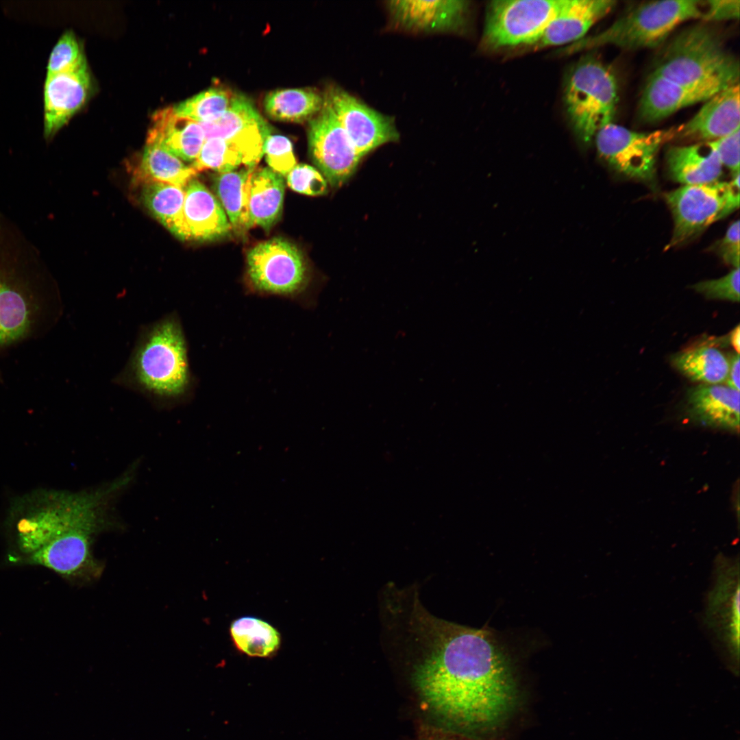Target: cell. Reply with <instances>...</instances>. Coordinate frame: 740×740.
Listing matches in <instances>:
<instances>
[{
    "instance_id": "cell-1",
    "label": "cell",
    "mask_w": 740,
    "mask_h": 740,
    "mask_svg": "<svg viewBox=\"0 0 740 740\" xmlns=\"http://www.w3.org/2000/svg\"><path fill=\"white\" fill-rule=\"evenodd\" d=\"M409 630L421 652L412 679L423 700L455 725L484 732L514 710L517 688L506 653L491 632L439 619L414 599Z\"/></svg>"
},
{
    "instance_id": "cell-2",
    "label": "cell",
    "mask_w": 740,
    "mask_h": 740,
    "mask_svg": "<svg viewBox=\"0 0 740 740\" xmlns=\"http://www.w3.org/2000/svg\"><path fill=\"white\" fill-rule=\"evenodd\" d=\"M115 382L160 402H180L189 395L188 345L177 313L143 326Z\"/></svg>"
},
{
    "instance_id": "cell-3",
    "label": "cell",
    "mask_w": 740,
    "mask_h": 740,
    "mask_svg": "<svg viewBox=\"0 0 740 740\" xmlns=\"http://www.w3.org/2000/svg\"><path fill=\"white\" fill-rule=\"evenodd\" d=\"M739 63L718 30L697 24L677 34L665 47L652 73L684 84H739Z\"/></svg>"
},
{
    "instance_id": "cell-4",
    "label": "cell",
    "mask_w": 740,
    "mask_h": 740,
    "mask_svg": "<svg viewBox=\"0 0 740 740\" xmlns=\"http://www.w3.org/2000/svg\"><path fill=\"white\" fill-rule=\"evenodd\" d=\"M705 1L662 0L643 2L626 11L603 31L567 45L564 54L604 46L624 50L654 48L663 43L682 23L702 19Z\"/></svg>"
},
{
    "instance_id": "cell-5",
    "label": "cell",
    "mask_w": 740,
    "mask_h": 740,
    "mask_svg": "<svg viewBox=\"0 0 740 740\" xmlns=\"http://www.w3.org/2000/svg\"><path fill=\"white\" fill-rule=\"evenodd\" d=\"M564 99L574 131L587 145L600 129L613 123L619 99L617 79L602 62L584 57L567 75Z\"/></svg>"
},
{
    "instance_id": "cell-6",
    "label": "cell",
    "mask_w": 740,
    "mask_h": 740,
    "mask_svg": "<svg viewBox=\"0 0 740 740\" xmlns=\"http://www.w3.org/2000/svg\"><path fill=\"white\" fill-rule=\"evenodd\" d=\"M38 285L0 267V350L44 334L58 318L60 301Z\"/></svg>"
},
{
    "instance_id": "cell-7",
    "label": "cell",
    "mask_w": 740,
    "mask_h": 740,
    "mask_svg": "<svg viewBox=\"0 0 740 740\" xmlns=\"http://www.w3.org/2000/svg\"><path fill=\"white\" fill-rule=\"evenodd\" d=\"M664 198L674 219L669 249L691 241L739 208V175L730 182L683 185L666 193Z\"/></svg>"
},
{
    "instance_id": "cell-8",
    "label": "cell",
    "mask_w": 740,
    "mask_h": 740,
    "mask_svg": "<svg viewBox=\"0 0 740 740\" xmlns=\"http://www.w3.org/2000/svg\"><path fill=\"white\" fill-rule=\"evenodd\" d=\"M675 128L639 132L611 123L600 129L594 140L599 157L611 169L629 178L651 182L657 154L674 139Z\"/></svg>"
},
{
    "instance_id": "cell-9",
    "label": "cell",
    "mask_w": 740,
    "mask_h": 740,
    "mask_svg": "<svg viewBox=\"0 0 740 740\" xmlns=\"http://www.w3.org/2000/svg\"><path fill=\"white\" fill-rule=\"evenodd\" d=\"M565 0H497L487 5L482 44L488 49L525 47Z\"/></svg>"
},
{
    "instance_id": "cell-10",
    "label": "cell",
    "mask_w": 740,
    "mask_h": 740,
    "mask_svg": "<svg viewBox=\"0 0 740 740\" xmlns=\"http://www.w3.org/2000/svg\"><path fill=\"white\" fill-rule=\"evenodd\" d=\"M247 274L251 288L267 295L294 296L308 281L301 251L280 237L259 243L247 252Z\"/></svg>"
},
{
    "instance_id": "cell-11",
    "label": "cell",
    "mask_w": 740,
    "mask_h": 740,
    "mask_svg": "<svg viewBox=\"0 0 740 740\" xmlns=\"http://www.w3.org/2000/svg\"><path fill=\"white\" fill-rule=\"evenodd\" d=\"M308 136L312 160L325 179L332 187L345 183L362 157L324 100L321 110L310 120Z\"/></svg>"
},
{
    "instance_id": "cell-12",
    "label": "cell",
    "mask_w": 740,
    "mask_h": 740,
    "mask_svg": "<svg viewBox=\"0 0 740 740\" xmlns=\"http://www.w3.org/2000/svg\"><path fill=\"white\" fill-rule=\"evenodd\" d=\"M716 579L708 597L706 621L727 651L724 660L736 676L739 674V565L728 559L718 561Z\"/></svg>"
},
{
    "instance_id": "cell-13",
    "label": "cell",
    "mask_w": 740,
    "mask_h": 740,
    "mask_svg": "<svg viewBox=\"0 0 740 740\" xmlns=\"http://www.w3.org/2000/svg\"><path fill=\"white\" fill-rule=\"evenodd\" d=\"M323 96L362 158L384 144L398 140L399 135L391 117L338 86L328 87Z\"/></svg>"
},
{
    "instance_id": "cell-14",
    "label": "cell",
    "mask_w": 740,
    "mask_h": 740,
    "mask_svg": "<svg viewBox=\"0 0 740 740\" xmlns=\"http://www.w3.org/2000/svg\"><path fill=\"white\" fill-rule=\"evenodd\" d=\"M106 527L98 523L73 527L25 559L29 564L45 567L66 577H98L102 568L92 556L91 545L94 536Z\"/></svg>"
},
{
    "instance_id": "cell-15",
    "label": "cell",
    "mask_w": 740,
    "mask_h": 740,
    "mask_svg": "<svg viewBox=\"0 0 740 740\" xmlns=\"http://www.w3.org/2000/svg\"><path fill=\"white\" fill-rule=\"evenodd\" d=\"M90 88L86 60L47 75L44 86V135L51 138L84 104Z\"/></svg>"
},
{
    "instance_id": "cell-16",
    "label": "cell",
    "mask_w": 740,
    "mask_h": 740,
    "mask_svg": "<svg viewBox=\"0 0 740 740\" xmlns=\"http://www.w3.org/2000/svg\"><path fill=\"white\" fill-rule=\"evenodd\" d=\"M728 86L718 82L684 84L652 73L642 91L638 115L643 122H658L679 110L706 101Z\"/></svg>"
},
{
    "instance_id": "cell-17",
    "label": "cell",
    "mask_w": 740,
    "mask_h": 740,
    "mask_svg": "<svg viewBox=\"0 0 740 740\" xmlns=\"http://www.w3.org/2000/svg\"><path fill=\"white\" fill-rule=\"evenodd\" d=\"M615 5L613 0H565L554 18L525 47L538 50L576 42Z\"/></svg>"
},
{
    "instance_id": "cell-18",
    "label": "cell",
    "mask_w": 740,
    "mask_h": 740,
    "mask_svg": "<svg viewBox=\"0 0 740 740\" xmlns=\"http://www.w3.org/2000/svg\"><path fill=\"white\" fill-rule=\"evenodd\" d=\"M232 229L221 203L201 182L185 187L182 212L174 234L182 240L206 241L226 236Z\"/></svg>"
},
{
    "instance_id": "cell-19",
    "label": "cell",
    "mask_w": 740,
    "mask_h": 740,
    "mask_svg": "<svg viewBox=\"0 0 740 740\" xmlns=\"http://www.w3.org/2000/svg\"><path fill=\"white\" fill-rule=\"evenodd\" d=\"M739 126V84H737L705 101L692 118L675 128L674 138L710 142L731 134Z\"/></svg>"
},
{
    "instance_id": "cell-20",
    "label": "cell",
    "mask_w": 740,
    "mask_h": 740,
    "mask_svg": "<svg viewBox=\"0 0 740 740\" xmlns=\"http://www.w3.org/2000/svg\"><path fill=\"white\" fill-rule=\"evenodd\" d=\"M387 8L393 22L418 32H445L465 23L469 2L460 0L390 1Z\"/></svg>"
},
{
    "instance_id": "cell-21",
    "label": "cell",
    "mask_w": 740,
    "mask_h": 740,
    "mask_svg": "<svg viewBox=\"0 0 740 740\" xmlns=\"http://www.w3.org/2000/svg\"><path fill=\"white\" fill-rule=\"evenodd\" d=\"M685 408L689 418L697 423L739 432V391L725 384H698L688 389Z\"/></svg>"
},
{
    "instance_id": "cell-22",
    "label": "cell",
    "mask_w": 740,
    "mask_h": 740,
    "mask_svg": "<svg viewBox=\"0 0 740 740\" xmlns=\"http://www.w3.org/2000/svg\"><path fill=\"white\" fill-rule=\"evenodd\" d=\"M204 141L199 123L168 106L153 113L146 144L157 145L181 160L194 162Z\"/></svg>"
},
{
    "instance_id": "cell-23",
    "label": "cell",
    "mask_w": 740,
    "mask_h": 740,
    "mask_svg": "<svg viewBox=\"0 0 740 740\" xmlns=\"http://www.w3.org/2000/svg\"><path fill=\"white\" fill-rule=\"evenodd\" d=\"M665 159L669 177L683 185L713 183L722 173L723 166L708 142L671 146Z\"/></svg>"
},
{
    "instance_id": "cell-24",
    "label": "cell",
    "mask_w": 740,
    "mask_h": 740,
    "mask_svg": "<svg viewBox=\"0 0 740 740\" xmlns=\"http://www.w3.org/2000/svg\"><path fill=\"white\" fill-rule=\"evenodd\" d=\"M284 195V182L281 175L269 167L255 168L249 197L250 228L257 225L269 230L280 218Z\"/></svg>"
},
{
    "instance_id": "cell-25",
    "label": "cell",
    "mask_w": 740,
    "mask_h": 740,
    "mask_svg": "<svg viewBox=\"0 0 740 740\" xmlns=\"http://www.w3.org/2000/svg\"><path fill=\"white\" fill-rule=\"evenodd\" d=\"M264 109L271 119L303 123L312 119L323 106V96L311 88L278 89L269 92Z\"/></svg>"
},
{
    "instance_id": "cell-26",
    "label": "cell",
    "mask_w": 740,
    "mask_h": 740,
    "mask_svg": "<svg viewBox=\"0 0 740 740\" xmlns=\"http://www.w3.org/2000/svg\"><path fill=\"white\" fill-rule=\"evenodd\" d=\"M254 168L219 173L214 188L220 203L229 218L232 228L243 233L250 228L249 197Z\"/></svg>"
},
{
    "instance_id": "cell-27",
    "label": "cell",
    "mask_w": 740,
    "mask_h": 740,
    "mask_svg": "<svg viewBox=\"0 0 740 740\" xmlns=\"http://www.w3.org/2000/svg\"><path fill=\"white\" fill-rule=\"evenodd\" d=\"M671 363L688 379L700 384H724L729 368L728 356L711 346L678 352L671 357Z\"/></svg>"
},
{
    "instance_id": "cell-28",
    "label": "cell",
    "mask_w": 740,
    "mask_h": 740,
    "mask_svg": "<svg viewBox=\"0 0 740 740\" xmlns=\"http://www.w3.org/2000/svg\"><path fill=\"white\" fill-rule=\"evenodd\" d=\"M198 172L180 158L155 144H146L136 170L137 183L162 182L185 188Z\"/></svg>"
},
{
    "instance_id": "cell-29",
    "label": "cell",
    "mask_w": 740,
    "mask_h": 740,
    "mask_svg": "<svg viewBox=\"0 0 740 740\" xmlns=\"http://www.w3.org/2000/svg\"><path fill=\"white\" fill-rule=\"evenodd\" d=\"M199 123L204 130L205 140L212 138L228 140L267 122L249 99L243 95L234 94L230 105L219 119Z\"/></svg>"
},
{
    "instance_id": "cell-30",
    "label": "cell",
    "mask_w": 740,
    "mask_h": 740,
    "mask_svg": "<svg viewBox=\"0 0 740 740\" xmlns=\"http://www.w3.org/2000/svg\"><path fill=\"white\" fill-rule=\"evenodd\" d=\"M230 634L237 648L250 656H269L280 643V636L276 629L254 617H243L234 621Z\"/></svg>"
},
{
    "instance_id": "cell-31",
    "label": "cell",
    "mask_w": 740,
    "mask_h": 740,
    "mask_svg": "<svg viewBox=\"0 0 740 740\" xmlns=\"http://www.w3.org/2000/svg\"><path fill=\"white\" fill-rule=\"evenodd\" d=\"M184 197L185 188L162 182L143 184L144 206L173 234L181 218Z\"/></svg>"
},
{
    "instance_id": "cell-32",
    "label": "cell",
    "mask_w": 740,
    "mask_h": 740,
    "mask_svg": "<svg viewBox=\"0 0 740 740\" xmlns=\"http://www.w3.org/2000/svg\"><path fill=\"white\" fill-rule=\"evenodd\" d=\"M230 90L212 86L173 106L175 112L197 123L212 122L227 109L234 96Z\"/></svg>"
},
{
    "instance_id": "cell-33",
    "label": "cell",
    "mask_w": 740,
    "mask_h": 740,
    "mask_svg": "<svg viewBox=\"0 0 740 740\" xmlns=\"http://www.w3.org/2000/svg\"><path fill=\"white\" fill-rule=\"evenodd\" d=\"M243 164V158L230 140L219 138L206 139L192 166L198 172L211 169L219 173L234 171Z\"/></svg>"
},
{
    "instance_id": "cell-34",
    "label": "cell",
    "mask_w": 740,
    "mask_h": 740,
    "mask_svg": "<svg viewBox=\"0 0 740 740\" xmlns=\"http://www.w3.org/2000/svg\"><path fill=\"white\" fill-rule=\"evenodd\" d=\"M86 59L75 34L64 32L54 46L49 59L47 75L69 70Z\"/></svg>"
},
{
    "instance_id": "cell-35",
    "label": "cell",
    "mask_w": 740,
    "mask_h": 740,
    "mask_svg": "<svg viewBox=\"0 0 740 740\" xmlns=\"http://www.w3.org/2000/svg\"><path fill=\"white\" fill-rule=\"evenodd\" d=\"M269 168L281 175L286 176L295 166L296 159L291 140L282 135H268L263 149Z\"/></svg>"
},
{
    "instance_id": "cell-36",
    "label": "cell",
    "mask_w": 740,
    "mask_h": 740,
    "mask_svg": "<svg viewBox=\"0 0 740 740\" xmlns=\"http://www.w3.org/2000/svg\"><path fill=\"white\" fill-rule=\"evenodd\" d=\"M691 288L707 299L739 301V268L715 280L699 282Z\"/></svg>"
},
{
    "instance_id": "cell-37",
    "label": "cell",
    "mask_w": 740,
    "mask_h": 740,
    "mask_svg": "<svg viewBox=\"0 0 740 740\" xmlns=\"http://www.w3.org/2000/svg\"><path fill=\"white\" fill-rule=\"evenodd\" d=\"M286 177L288 186L297 193L318 196L327 192L328 185L325 177L312 166L296 164Z\"/></svg>"
},
{
    "instance_id": "cell-38",
    "label": "cell",
    "mask_w": 740,
    "mask_h": 740,
    "mask_svg": "<svg viewBox=\"0 0 740 740\" xmlns=\"http://www.w3.org/2000/svg\"><path fill=\"white\" fill-rule=\"evenodd\" d=\"M739 133L738 129L726 136L708 142L715 150L722 166L730 171L732 177L739 175Z\"/></svg>"
},
{
    "instance_id": "cell-39",
    "label": "cell",
    "mask_w": 740,
    "mask_h": 740,
    "mask_svg": "<svg viewBox=\"0 0 740 740\" xmlns=\"http://www.w3.org/2000/svg\"><path fill=\"white\" fill-rule=\"evenodd\" d=\"M739 221L732 222L724 236L716 241L710 248L723 261L734 269L739 268Z\"/></svg>"
},
{
    "instance_id": "cell-40",
    "label": "cell",
    "mask_w": 740,
    "mask_h": 740,
    "mask_svg": "<svg viewBox=\"0 0 740 740\" xmlns=\"http://www.w3.org/2000/svg\"><path fill=\"white\" fill-rule=\"evenodd\" d=\"M740 1L739 0H708L702 19L706 22H718L735 20L739 17Z\"/></svg>"
},
{
    "instance_id": "cell-41",
    "label": "cell",
    "mask_w": 740,
    "mask_h": 740,
    "mask_svg": "<svg viewBox=\"0 0 740 740\" xmlns=\"http://www.w3.org/2000/svg\"><path fill=\"white\" fill-rule=\"evenodd\" d=\"M729 368L724 384L739 391V354L735 352L728 356Z\"/></svg>"
},
{
    "instance_id": "cell-42",
    "label": "cell",
    "mask_w": 740,
    "mask_h": 740,
    "mask_svg": "<svg viewBox=\"0 0 740 740\" xmlns=\"http://www.w3.org/2000/svg\"><path fill=\"white\" fill-rule=\"evenodd\" d=\"M730 341L731 345L735 348L737 353L739 354L740 350V329L739 325H737L736 328L731 332L730 335Z\"/></svg>"
},
{
    "instance_id": "cell-43",
    "label": "cell",
    "mask_w": 740,
    "mask_h": 740,
    "mask_svg": "<svg viewBox=\"0 0 740 740\" xmlns=\"http://www.w3.org/2000/svg\"><path fill=\"white\" fill-rule=\"evenodd\" d=\"M427 740H457V739H455L454 738H449V737H438L430 738V739H428Z\"/></svg>"
}]
</instances>
